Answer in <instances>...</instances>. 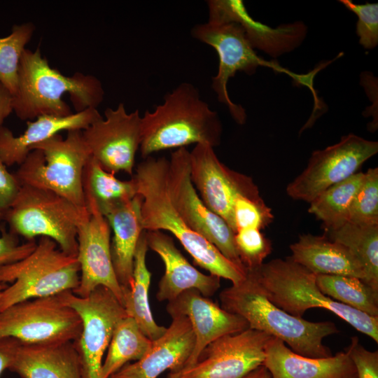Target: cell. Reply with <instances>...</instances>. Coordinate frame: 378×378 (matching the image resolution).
I'll return each mask as SVG.
<instances>
[{
    "label": "cell",
    "instance_id": "obj_1",
    "mask_svg": "<svg viewBox=\"0 0 378 378\" xmlns=\"http://www.w3.org/2000/svg\"><path fill=\"white\" fill-rule=\"evenodd\" d=\"M169 160L149 156L136 168L134 179L137 194L142 196L141 214L144 230L172 233L194 262L211 274L230 280L233 285L245 277L246 270L225 258L202 236L193 231L174 207L169 195Z\"/></svg>",
    "mask_w": 378,
    "mask_h": 378
},
{
    "label": "cell",
    "instance_id": "obj_2",
    "mask_svg": "<svg viewBox=\"0 0 378 378\" xmlns=\"http://www.w3.org/2000/svg\"><path fill=\"white\" fill-rule=\"evenodd\" d=\"M66 93L76 112L97 108L104 96L102 85L95 76L80 72L64 76L50 66L38 48L34 51L26 48L20 58L18 90L12 100L16 116L31 121L41 115H69L73 113L62 99Z\"/></svg>",
    "mask_w": 378,
    "mask_h": 378
},
{
    "label": "cell",
    "instance_id": "obj_3",
    "mask_svg": "<svg viewBox=\"0 0 378 378\" xmlns=\"http://www.w3.org/2000/svg\"><path fill=\"white\" fill-rule=\"evenodd\" d=\"M219 298L221 307L241 316L249 328L282 340L295 353L309 358L332 356L323 340L338 332L336 325L331 321H309L276 306L267 298L254 269L246 270L244 279L223 289Z\"/></svg>",
    "mask_w": 378,
    "mask_h": 378
},
{
    "label": "cell",
    "instance_id": "obj_4",
    "mask_svg": "<svg viewBox=\"0 0 378 378\" xmlns=\"http://www.w3.org/2000/svg\"><path fill=\"white\" fill-rule=\"evenodd\" d=\"M222 123L216 111L192 84L184 82L165 94L162 104L142 116L141 157L190 144L213 148L221 142Z\"/></svg>",
    "mask_w": 378,
    "mask_h": 378
},
{
    "label": "cell",
    "instance_id": "obj_5",
    "mask_svg": "<svg viewBox=\"0 0 378 378\" xmlns=\"http://www.w3.org/2000/svg\"><path fill=\"white\" fill-rule=\"evenodd\" d=\"M254 270L267 298L288 314L302 318L309 309L323 308L378 342V317L368 315L323 294L317 286L316 274L289 257L272 260Z\"/></svg>",
    "mask_w": 378,
    "mask_h": 378
},
{
    "label": "cell",
    "instance_id": "obj_6",
    "mask_svg": "<svg viewBox=\"0 0 378 378\" xmlns=\"http://www.w3.org/2000/svg\"><path fill=\"white\" fill-rule=\"evenodd\" d=\"M14 174L20 186L54 192L79 208H86L83 177L90 158L82 131H68L33 146Z\"/></svg>",
    "mask_w": 378,
    "mask_h": 378
},
{
    "label": "cell",
    "instance_id": "obj_7",
    "mask_svg": "<svg viewBox=\"0 0 378 378\" xmlns=\"http://www.w3.org/2000/svg\"><path fill=\"white\" fill-rule=\"evenodd\" d=\"M0 282L12 283L1 293V312L22 301L73 291L79 285L80 265L76 255L41 237L28 256L0 268Z\"/></svg>",
    "mask_w": 378,
    "mask_h": 378
},
{
    "label": "cell",
    "instance_id": "obj_8",
    "mask_svg": "<svg viewBox=\"0 0 378 378\" xmlns=\"http://www.w3.org/2000/svg\"><path fill=\"white\" fill-rule=\"evenodd\" d=\"M88 214L50 190L29 186L20 190L3 217L9 231L27 241L48 237L64 253L76 255L78 225Z\"/></svg>",
    "mask_w": 378,
    "mask_h": 378
},
{
    "label": "cell",
    "instance_id": "obj_9",
    "mask_svg": "<svg viewBox=\"0 0 378 378\" xmlns=\"http://www.w3.org/2000/svg\"><path fill=\"white\" fill-rule=\"evenodd\" d=\"M191 35L216 50L219 64L217 74L211 78V88L218 100L227 107L234 120L239 125L246 122V111L230 99L227 91V83L237 71L252 75L258 67L267 66L287 74L298 83L312 88L313 76L295 74L275 62L266 61L258 56L246 39L244 30L237 23L207 22L196 24L191 30Z\"/></svg>",
    "mask_w": 378,
    "mask_h": 378
},
{
    "label": "cell",
    "instance_id": "obj_10",
    "mask_svg": "<svg viewBox=\"0 0 378 378\" xmlns=\"http://www.w3.org/2000/svg\"><path fill=\"white\" fill-rule=\"evenodd\" d=\"M81 330L79 315L59 294L22 301L0 312V337L24 344L75 342Z\"/></svg>",
    "mask_w": 378,
    "mask_h": 378
},
{
    "label": "cell",
    "instance_id": "obj_11",
    "mask_svg": "<svg viewBox=\"0 0 378 378\" xmlns=\"http://www.w3.org/2000/svg\"><path fill=\"white\" fill-rule=\"evenodd\" d=\"M378 152V142L350 133L335 144L314 150L305 169L286 187L292 199L311 202L323 191L356 173Z\"/></svg>",
    "mask_w": 378,
    "mask_h": 378
},
{
    "label": "cell",
    "instance_id": "obj_12",
    "mask_svg": "<svg viewBox=\"0 0 378 378\" xmlns=\"http://www.w3.org/2000/svg\"><path fill=\"white\" fill-rule=\"evenodd\" d=\"M190 151L180 148L169 160L168 189L171 200L188 225L233 263L244 269L234 243V232L203 202L190 178Z\"/></svg>",
    "mask_w": 378,
    "mask_h": 378
},
{
    "label": "cell",
    "instance_id": "obj_13",
    "mask_svg": "<svg viewBox=\"0 0 378 378\" xmlns=\"http://www.w3.org/2000/svg\"><path fill=\"white\" fill-rule=\"evenodd\" d=\"M79 315L82 330L75 341L86 378H102L104 352L118 322L127 316L123 305L107 288L99 286L86 297L72 290L59 294Z\"/></svg>",
    "mask_w": 378,
    "mask_h": 378
},
{
    "label": "cell",
    "instance_id": "obj_14",
    "mask_svg": "<svg viewBox=\"0 0 378 378\" xmlns=\"http://www.w3.org/2000/svg\"><path fill=\"white\" fill-rule=\"evenodd\" d=\"M189 158L190 178L200 198L235 233L234 202L241 196L255 200L261 199L257 185L251 176L222 163L214 148L208 144H196L190 151Z\"/></svg>",
    "mask_w": 378,
    "mask_h": 378
},
{
    "label": "cell",
    "instance_id": "obj_15",
    "mask_svg": "<svg viewBox=\"0 0 378 378\" xmlns=\"http://www.w3.org/2000/svg\"><path fill=\"white\" fill-rule=\"evenodd\" d=\"M271 337L251 328L225 335L209 344L193 365L167 378H244L263 365Z\"/></svg>",
    "mask_w": 378,
    "mask_h": 378
},
{
    "label": "cell",
    "instance_id": "obj_16",
    "mask_svg": "<svg viewBox=\"0 0 378 378\" xmlns=\"http://www.w3.org/2000/svg\"><path fill=\"white\" fill-rule=\"evenodd\" d=\"M82 134L90 155L104 170L134 174L142 136V116L139 110L127 113L122 103L115 108H107L104 118L95 120Z\"/></svg>",
    "mask_w": 378,
    "mask_h": 378
},
{
    "label": "cell",
    "instance_id": "obj_17",
    "mask_svg": "<svg viewBox=\"0 0 378 378\" xmlns=\"http://www.w3.org/2000/svg\"><path fill=\"white\" fill-rule=\"evenodd\" d=\"M85 197L88 214L78 225L77 232L80 282L72 292L86 297L97 287L104 286L123 305L122 290L112 263L109 223L94 199L87 194Z\"/></svg>",
    "mask_w": 378,
    "mask_h": 378
},
{
    "label": "cell",
    "instance_id": "obj_18",
    "mask_svg": "<svg viewBox=\"0 0 378 378\" xmlns=\"http://www.w3.org/2000/svg\"><path fill=\"white\" fill-rule=\"evenodd\" d=\"M166 310L171 317L186 316L195 335L192 352L183 368L193 365L213 341L249 328L241 316L227 312L196 289L187 290L168 302Z\"/></svg>",
    "mask_w": 378,
    "mask_h": 378
},
{
    "label": "cell",
    "instance_id": "obj_19",
    "mask_svg": "<svg viewBox=\"0 0 378 378\" xmlns=\"http://www.w3.org/2000/svg\"><path fill=\"white\" fill-rule=\"evenodd\" d=\"M209 20L211 23L234 22L239 24L253 49L258 48L277 57L298 47L307 28L300 21L272 28L254 20L241 0H209Z\"/></svg>",
    "mask_w": 378,
    "mask_h": 378
},
{
    "label": "cell",
    "instance_id": "obj_20",
    "mask_svg": "<svg viewBox=\"0 0 378 378\" xmlns=\"http://www.w3.org/2000/svg\"><path fill=\"white\" fill-rule=\"evenodd\" d=\"M172 318L165 332L153 341L141 359L125 365L109 378H158L167 370H181L192 352L195 335L186 316Z\"/></svg>",
    "mask_w": 378,
    "mask_h": 378
},
{
    "label": "cell",
    "instance_id": "obj_21",
    "mask_svg": "<svg viewBox=\"0 0 378 378\" xmlns=\"http://www.w3.org/2000/svg\"><path fill=\"white\" fill-rule=\"evenodd\" d=\"M146 235L148 247L164 265L156 295L160 302L172 301L189 289H196L207 298L218 290L220 278L203 274L193 267L176 248L173 238L160 230H146Z\"/></svg>",
    "mask_w": 378,
    "mask_h": 378
},
{
    "label": "cell",
    "instance_id": "obj_22",
    "mask_svg": "<svg viewBox=\"0 0 378 378\" xmlns=\"http://www.w3.org/2000/svg\"><path fill=\"white\" fill-rule=\"evenodd\" d=\"M8 370L22 378H86L75 342L28 344L18 341Z\"/></svg>",
    "mask_w": 378,
    "mask_h": 378
},
{
    "label": "cell",
    "instance_id": "obj_23",
    "mask_svg": "<svg viewBox=\"0 0 378 378\" xmlns=\"http://www.w3.org/2000/svg\"><path fill=\"white\" fill-rule=\"evenodd\" d=\"M262 365L272 378H357L346 351L327 358H309L295 353L274 337L267 344Z\"/></svg>",
    "mask_w": 378,
    "mask_h": 378
},
{
    "label": "cell",
    "instance_id": "obj_24",
    "mask_svg": "<svg viewBox=\"0 0 378 378\" xmlns=\"http://www.w3.org/2000/svg\"><path fill=\"white\" fill-rule=\"evenodd\" d=\"M102 116L97 108H90L66 116L41 115L34 121L27 122V129L20 136L3 126L0 130V157L6 167L22 163L31 148L63 130L88 128Z\"/></svg>",
    "mask_w": 378,
    "mask_h": 378
},
{
    "label": "cell",
    "instance_id": "obj_25",
    "mask_svg": "<svg viewBox=\"0 0 378 378\" xmlns=\"http://www.w3.org/2000/svg\"><path fill=\"white\" fill-rule=\"evenodd\" d=\"M142 200V196L137 194L131 200L111 209L104 214L113 234L111 241V255L123 299L133 283L134 254L140 236L144 231L141 214Z\"/></svg>",
    "mask_w": 378,
    "mask_h": 378
},
{
    "label": "cell",
    "instance_id": "obj_26",
    "mask_svg": "<svg viewBox=\"0 0 378 378\" xmlns=\"http://www.w3.org/2000/svg\"><path fill=\"white\" fill-rule=\"evenodd\" d=\"M290 249L293 261L316 275L353 276L365 282V270L358 259L346 246L325 234H301Z\"/></svg>",
    "mask_w": 378,
    "mask_h": 378
},
{
    "label": "cell",
    "instance_id": "obj_27",
    "mask_svg": "<svg viewBox=\"0 0 378 378\" xmlns=\"http://www.w3.org/2000/svg\"><path fill=\"white\" fill-rule=\"evenodd\" d=\"M148 247L146 230L139 238L134 258L133 283L130 290L124 295V307L127 316L132 317L143 332L152 341L160 338L167 328L155 321L150 310L148 290L151 273L146 265Z\"/></svg>",
    "mask_w": 378,
    "mask_h": 378
},
{
    "label": "cell",
    "instance_id": "obj_28",
    "mask_svg": "<svg viewBox=\"0 0 378 378\" xmlns=\"http://www.w3.org/2000/svg\"><path fill=\"white\" fill-rule=\"evenodd\" d=\"M365 173L358 172L316 197L308 209L323 225L325 232L336 230L349 222L352 201L362 185Z\"/></svg>",
    "mask_w": 378,
    "mask_h": 378
},
{
    "label": "cell",
    "instance_id": "obj_29",
    "mask_svg": "<svg viewBox=\"0 0 378 378\" xmlns=\"http://www.w3.org/2000/svg\"><path fill=\"white\" fill-rule=\"evenodd\" d=\"M153 344L136 321L127 316L117 324L102 363V378H109L132 360H139Z\"/></svg>",
    "mask_w": 378,
    "mask_h": 378
},
{
    "label": "cell",
    "instance_id": "obj_30",
    "mask_svg": "<svg viewBox=\"0 0 378 378\" xmlns=\"http://www.w3.org/2000/svg\"><path fill=\"white\" fill-rule=\"evenodd\" d=\"M115 174L104 170L92 156L84 169V193L94 199L103 215L137 195L136 186L132 178L122 181L116 178Z\"/></svg>",
    "mask_w": 378,
    "mask_h": 378
},
{
    "label": "cell",
    "instance_id": "obj_31",
    "mask_svg": "<svg viewBox=\"0 0 378 378\" xmlns=\"http://www.w3.org/2000/svg\"><path fill=\"white\" fill-rule=\"evenodd\" d=\"M325 235L346 246L358 259L365 270V283L378 290V225L346 223Z\"/></svg>",
    "mask_w": 378,
    "mask_h": 378
},
{
    "label": "cell",
    "instance_id": "obj_32",
    "mask_svg": "<svg viewBox=\"0 0 378 378\" xmlns=\"http://www.w3.org/2000/svg\"><path fill=\"white\" fill-rule=\"evenodd\" d=\"M316 280L321 291L328 297L378 317V290L361 279L342 275L318 274Z\"/></svg>",
    "mask_w": 378,
    "mask_h": 378
},
{
    "label": "cell",
    "instance_id": "obj_33",
    "mask_svg": "<svg viewBox=\"0 0 378 378\" xmlns=\"http://www.w3.org/2000/svg\"><path fill=\"white\" fill-rule=\"evenodd\" d=\"M34 30L32 22L15 24L8 36L0 38V83L12 96L18 90L21 56Z\"/></svg>",
    "mask_w": 378,
    "mask_h": 378
},
{
    "label": "cell",
    "instance_id": "obj_34",
    "mask_svg": "<svg viewBox=\"0 0 378 378\" xmlns=\"http://www.w3.org/2000/svg\"><path fill=\"white\" fill-rule=\"evenodd\" d=\"M361 225H378V168L365 172L349 210V222Z\"/></svg>",
    "mask_w": 378,
    "mask_h": 378
},
{
    "label": "cell",
    "instance_id": "obj_35",
    "mask_svg": "<svg viewBox=\"0 0 378 378\" xmlns=\"http://www.w3.org/2000/svg\"><path fill=\"white\" fill-rule=\"evenodd\" d=\"M234 243L246 270L260 267L272 251L271 241L256 228L237 230L234 233Z\"/></svg>",
    "mask_w": 378,
    "mask_h": 378
},
{
    "label": "cell",
    "instance_id": "obj_36",
    "mask_svg": "<svg viewBox=\"0 0 378 378\" xmlns=\"http://www.w3.org/2000/svg\"><path fill=\"white\" fill-rule=\"evenodd\" d=\"M235 232L244 228H265L274 219L271 209L262 198L252 200L246 197H239L233 209Z\"/></svg>",
    "mask_w": 378,
    "mask_h": 378
},
{
    "label": "cell",
    "instance_id": "obj_37",
    "mask_svg": "<svg viewBox=\"0 0 378 378\" xmlns=\"http://www.w3.org/2000/svg\"><path fill=\"white\" fill-rule=\"evenodd\" d=\"M339 1L358 17L356 34L359 43L365 49L375 48L378 44V4H356L350 0Z\"/></svg>",
    "mask_w": 378,
    "mask_h": 378
},
{
    "label": "cell",
    "instance_id": "obj_38",
    "mask_svg": "<svg viewBox=\"0 0 378 378\" xmlns=\"http://www.w3.org/2000/svg\"><path fill=\"white\" fill-rule=\"evenodd\" d=\"M357 374V378H378V352L366 349L358 337H352L346 348Z\"/></svg>",
    "mask_w": 378,
    "mask_h": 378
},
{
    "label": "cell",
    "instance_id": "obj_39",
    "mask_svg": "<svg viewBox=\"0 0 378 378\" xmlns=\"http://www.w3.org/2000/svg\"><path fill=\"white\" fill-rule=\"evenodd\" d=\"M0 268L28 256L36 248L34 240L20 244L18 236L0 227Z\"/></svg>",
    "mask_w": 378,
    "mask_h": 378
},
{
    "label": "cell",
    "instance_id": "obj_40",
    "mask_svg": "<svg viewBox=\"0 0 378 378\" xmlns=\"http://www.w3.org/2000/svg\"><path fill=\"white\" fill-rule=\"evenodd\" d=\"M20 187L14 174L8 172L0 157V223L15 198Z\"/></svg>",
    "mask_w": 378,
    "mask_h": 378
},
{
    "label": "cell",
    "instance_id": "obj_41",
    "mask_svg": "<svg viewBox=\"0 0 378 378\" xmlns=\"http://www.w3.org/2000/svg\"><path fill=\"white\" fill-rule=\"evenodd\" d=\"M18 340L12 337H0V377L8 370Z\"/></svg>",
    "mask_w": 378,
    "mask_h": 378
},
{
    "label": "cell",
    "instance_id": "obj_42",
    "mask_svg": "<svg viewBox=\"0 0 378 378\" xmlns=\"http://www.w3.org/2000/svg\"><path fill=\"white\" fill-rule=\"evenodd\" d=\"M13 96L9 91L0 83V130L6 118L13 111Z\"/></svg>",
    "mask_w": 378,
    "mask_h": 378
},
{
    "label": "cell",
    "instance_id": "obj_43",
    "mask_svg": "<svg viewBox=\"0 0 378 378\" xmlns=\"http://www.w3.org/2000/svg\"><path fill=\"white\" fill-rule=\"evenodd\" d=\"M244 378H272L268 370L264 366L260 365L255 368Z\"/></svg>",
    "mask_w": 378,
    "mask_h": 378
},
{
    "label": "cell",
    "instance_id": "obj_44",
    "mask_svg": "<svg viewBox=\"0 0 378 378\" xmlns=\"http://www.w3.org/2000/svg\"><path fill=\"white\" fill-rule=\"evenodd\" d=\"M4 288H6V286L4 285V283L0 282V298H1V293Z\"/></svg>",
    "mask_w": 378,
    "mask_h": 378
}]
</instances>
